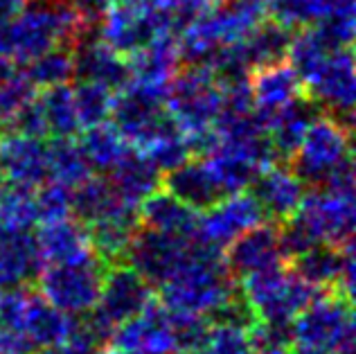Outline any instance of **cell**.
Here are the masks:
<instances>
[{"label":"cell","mask_w":356,"mask_h":354,"mask_svg":"<svg viewBox=\"0 0 356 354\" xmlns=\"http://www.w3.org/2000/svg\"><path fill=\"white\" fill-rule=\"evenodd\" d=\"M83 25L65 0H27L0 23V59L30 63L45 50L74 41Z\"/></svg>","instance_id":"obj_1"},{"label":"cell","mask_w":356,"mask_h":354,"mask_svg":"<svg viewBox=\"0 0 356 354\" xmlns=\"http://www.w3.org/2000/svg\"><path fill=\"white\" fill-rule=\"evenodd\" d=\"M239 291L219 248L196 237V246L187 262L161 284V300L167 312L196 314L210 319L214 309Z\"/></svg>","instance_id":"obj_2"},{"label":"cell","mask_w":356,"mask_h":354,"mask_svg":"<svg viewBox=\"0 0 356 354\" xmlns=\"http://www.w3.org/2000/svg\"><path fill=\"white\" fill-rule=\"evenodd\" d=\"M291 161L305 185L354 194L350 136L339 118L316 115Z\"/></svg>","instance_id":"obj_3"},{"label":"cell","mask_w":356,"mask_h":354,"mask_svg":"<svg viewBox=\"0 0 356 354\" xmlns=\"http://www.w3.org/2000/svg\"><path fill=\"white\" fill-rule=\"evenodd\" d=\"M293 346L325 354H352L354 316L352 300L341 291L318 293L291 323Z\"/></svg>","instance_id":"obj_4"},{"label":"cell","mask_w":356,"mask_h":354,"mask_svg":"<svg viewBox=\"0 0 356 354\" xmlns=\"http://www.w3.org/2000/svg\"><path fill=\"white\" fill-rule=\"evenodd\" d=\"M241 293L257 321L291 325L296 316L318 296V289L282 266L241 277Z\"/></svg>","instance_id":"obj_5"},{"label":"cell","mask_w":356,"mask_h":354,"mask_svg":"<svg viewBox=\"0 0 356 354\" xmlns=\"http://www.w3.org/2000/svg\"><path fill=\"white\" fill-rule=\"evenodd\" d=\"M165 106L183 136L210 129L223 108L221 81L210 68L192 66L190 70L172 77L167 86Z\"/></svg>","instance_id":"obj_6"},{"label":"cell","mask_w":356,"mask_h":354,"mask_svg":"<svg viewBox=\"0 0 356 354\" xmlns=\"http://www.w3.org/2000/svg\"><path fill=\"white\" fill-rule=\"evenodd\" d=\"M106 262L99 255L72 264H48L39 273V293L57 309L83 316L97 307Z\"/></svg>","instance_id":"obj_7"},{"label":"cell","mask_w":356,"mask_h":354,"mask_svg":"<svg viewBox=\"0 0 356 354\" xmlns=\"http://www.w3.org/2000/svg\"><path fill=\"white\" fill-rule=\"evenodd\" d=\"M99 21L102 41L120 54H134L156 36L174 34L161 0H120L106 7Z\"/></svg>","instance_id":"obj_8"},{"label":"cell","mask_w":356,"mask_h":354,"mask_svg":"<svg viewBox=\"0 0 356 354\" xmlns=\"http://www.w3.org/2000/svg\"><path fill=\"white\" fill-rule=\"evenodd\" d=\"M113 124L129 145L147 147L170 131H178V124L165 106V92L127 83L124 92L113 97L111 104Z\"/></svg>","instance_id":"obj_9"},{"label":"cell","mask_w":356,"mask_h":354,"mask_svg":"<svg viewBox=\"0 0 356 354\" xmlns=\"http://www.w3.org/2000/svg\"><path fill=\"white\" fill-rule=\"evenodd\" d=\"M194 246V235H170L152 228H138L127 248L129 266H134L152 287H161L187 262Z\"/></svg>","instance_id":"obj_10"},{"label":"cell","mask_w":356,"mask_h":354,"mask_svg":"<svg viewBox=\"0 0 356 354\" xmlns=\"http://www.w3.org/2000/svg\"><path fill=\"white\" fill-rule=\"evenodd\" d=\"M108 341L113 354H178L170 312L156 300L134 319L115 325Z\"/></svg>","instance_id":"obj_11"},{"label":"cell","mask_w":356,"mask_h":354,"mask_svg":"<svg viewBox=\"0 0 356 354\" xmlns=\"http://www.w3.org/2000/svg\"><path fill=\"white\" fill-rule=\"evenodd\" d=\"M264 219L259 203L252 194H223V197L205 208V214L199 217V226H196V237L203 244L212 248L223 250L230 241H235L241 232L257 226Z\"/></svg>","instance_id":"obj_12"},{"label":"cell","mask_w":356,"mask_h":354,"mask_svg":"<svg viewBox=\"0 0 356 354\" xmlns=\"http://www.w3.org/2000/svg\"><path fill=\"white\" fill-rule=\"evenodd\" d=\"M305 86L312 92L314 104H321L334 118L350 120L356 95L350 48H339L327 54V59L305 79Z\"/></svg>","instance_id":"obj_13"},{"label":"cell","mask_w":356,"mask_h":354,"mask_svg":"<svg viewBox=\"0 0 356 354\" xmlns=\"http://www.w3.org/2000/svg\"><path fill=\"white\" fill-rule=\"evenodd\" d=\"M293 259L291 271L316 289H334L345 298L354 296V244H318Z\"/></svg>","instance_id":"obj_14"},{"label":"cell","mask_w":356,"mask_h":354,"mask_svg":"<svg viewBox=\"0 0 356 354\" xmlns=\"http://www.w3.org/2000/svg\"><path fill=\"white\" fill-rule=\"evenodd\" d=\"M154 300V287L134 266H113L104 273L95 312L113 325L134 319Z\"/></svg>","instance_id":"obj_15"},{"label":"cell","mask_w":356,"mask_h":354,"mask_svg":"<svg viewBox=\"0 0 356 354\" xmlns=\"http://www.w3.org/2000/svg\"><path fill=\"white\" fill-rule=\"evenodd\" d=\"M226 266L232 275L246 277L250 273L268 271V268L282 266L286 262V255L280 246V230L275 226L257 223L246 232L230 241L226 246Z\"/></svg>","instance_id":"obj_16"},{"label":"cell","mask_w":356,"mask_h":354,"mask_svg":"<svg viewBox=\"0 0 356 354\" xmlns=\"http://www.w3.org/2000/svg\"><path fill=\"white\" fill-rule=\"evenodd\" d=\"M0 172L16 188L34 190L50 181L48 145L43 138L14 134L0 143Z\"/></svg>","instance_id":"obj_17"},{"label":"cell","mask_w":356,"mask_h":354,"mask_svg":"<svg viewBox=\"0 0 356 354\" xmlns=\"http://www.w3.org/2000/svg\"><path fill=\"white\" fill-rule=\"evenodd\" d=\"M305 194L302 179L289 167L266 165L252 181V197L259 203L264 217H270L273 221H286L293 217Z\"/></svg>","instance_id":"obj_18"},{"label":"cell","mask_w":356,"mask_h":354,"mask_svg":"<svg viewBox=\"0 0 356 354\" xmlns=\"http://www.w3.org/2000/svg\"><path fill=\"white\" fill-rule=\"evenodd\" d=\"M36 244L45 264H72L97 255L92 250L86 223L70 217L43 221Z\"/></svg>","instance_id":"obj_19"},{"label":"cell","mask_w":356,"mask_h":354,"mask_svg":"<svg viewBox=\"0 0 356 354\" xmlns=\"http://www.w3.org/2000/svg\"><path fill=\"white\" fill-rule=\"evenodd\" d=\"M43 257L30 230L0 237V289L27 287L43 271Z\"/></svg>","instance_id":"obj_20"},{"label":"cell","mask_w":356,"mask_h":354,"mask_svg":"<svg viewBox=\"0 0 356 354\" xmlns=\"http://www.w3.org/2000/svg\"><path fill=\"white\" fill-rule=\"evenodd\" d=\"M72 63H74V77H79L81 81L102 83L108 90L124 88L131 79L129 63L122 61L120 52H115L102 39L81 41L77 52L72 54Z\"/></svg>","instance_id":"obj_21"},{"label":"cell","mask_w":356,"mask_h":354,"mask_svg":"<svg viewBox=\"0 0 356 354\" xmlns=\"http://www.w3.org/2000/svg\"><path fill=\"white\" fill-rule=\"evenodd\" d=\"M25 337L30 339L36 350L39 348H50V346H61L68 343L70 334L74 330V321L70 314L57 309L50 305L41 293L30 291L25 300V309L21 316V325H18Z\"/></svg>","instance_id":"obj_22"},{"label":"cell","mask_w":356,"mask_h":354,"mask_svg":"<svg viewBox=\"0 0 356 354\" xmlns=\"http://www.w3.org/2000/svg\"><path fill=\"white\" fill-rule=\"evenodd\" d=\"M302 79L291 68V63L277 61L268 63V66L257 68L255 77L250 81L252 102H255L257 115L264 120L273 111L282 108L289 102L302 95Z\"/></svg>","instance_id":"obj_23"},{"label":"cell","mask_w":356,"mask_h":354,"mask_svg":"<svg viewBox=\"0 0 356 354\" xmlns=\"http://www.w3.org/2000/svg\"><path fill=\"white\" fill-rule=\"evenodd\" d=\"M138 208V219L145 228L170 235H196L199 210L190 208L170 190H154Z\"/></svg>","instance_id":"obj_24"},{"label":"cell","mask_w":356,"mask_h":354,"mask_svg":"<svg viewBox=\"0 0 356 354\" xmlns=\"http://www.w3.org/2000/svg\"><path fill=\"white\" fill-rule=\"evenodd\" d=\"M92 250L104 262H118L127 255L131 239L140 228L138 210L131 206H122L113 212L104 214L95 221L86 223Z\"/></svg>","instance_id":"obj_25"},{"label":"cell","mask_w":356,"mask_h":354,"mask_svg":"<svg viewBox=\"0 0 356 354\" xmlns=\"http://www.w3.org/2000/svg\"><path fill=\"white\" fill-rule=\"evenodd\" d=\"M167 190L194 210H205L223 197V190L205 161H187L167 172Z\"/></svg>","instance_id":"obj_26"},{"label":"cell","mask_w":356,"mask_h":354,"mask_svg":"<svg viewBox=\"0 0 356 354\" xmlns=\"http://www.w3.org/2000/svg\"><path fill=\"white\" fill-rule=\"evenodd\" d=\"M108 183L113 185L115 194L131 208H138L149 194L158 190L161 172L149 163L145 154H136L134 149L127 152L120 161L108 170Z\"/></svg>","instance_id":"obj_27"},{"label":"cell","mask_w":356,"mask_h":354,"mask_svg":"<svg viewBox=\"0 0 356 354\" xmlns=\"http://www.w3.org/2000/svg\"><path fill=\"white\" fill-rule=\"evenodd\" d=\"M316 115L318 111L314 102L302 99V95H300L264 118L270 145H273L277 158H291L296 154V149L302 143L307 129Z\"/></svg>","instance_id":"obj_28"},{"label":"cell","mask_w":356,"mask_h":354,"mask_svg":"<svg viewBox=\"0 0 356 354\" xmlns=\"http://www.w3.org/2000/svg\"><path fill=\"white\" fill-rule=\"evenodd\" d=\"M36 104H39L45 129H48V136L72 138L81 129L77 108H74L72 88H68V83L43 88L41 97L36 99Z\"/></svg>","instance_id":"obj_29"},{"label":"cell","mask_w":356,"mask_h":354,"mask_svg":"<svg viewBox=\"0 0 356 354\" xmlns=\"http://www.w3.org/2000/svg\"><path fill=\"white\" fill-rule=\"evenodd\" d=\"M48 163H50V181H57L65 188L74 190L92 176V167L81 145L72 138H54L48 145Z\"/></svg>","instance_id":"obj_30"},{"label":"cell","mask_w":356,"mask_h":354,"mask_svg":"<svg viewBox=\"0 0 356 354\" xmlns=\"http://www.w3.org/2000/svg\"><path fill=\"white\" fill-rule=\"evenodd\" d=\"M205 163L210 165L212 174L217 176L223 194H235L250 188L255 176L261 172V167L255 165L250 158L241 156L237 152H230L226 147H214L205 156Z\"/></svg>","instance_id":"obj_31"},{"label":"cell","mask_w":356,"mask_h":354,"mask_svg":"<svg viewBox=\"0 0 356 354\" xmlns=\"http://www.w3.org/2000/svg\"><path fill=\"white\" fill-rule=\"evenodd\" d=\"M122 206H127V203H122V199L113 190V185L108 183V179H92L90 176V179H86L72 190L70 212L74 214V219H79L81 223L95 221Z\"/></svg>","instance_id":"obj_32"},{"label":"cell","mask_w":356,"mask_h":354,"mask_svg":"<svg viewBox=\"0 0 356 354\" xmlns=\"http://www.w3.org/2000/svg\"><path fill=\"white\" fill-rule=\"evenodd\" d=\"M79 145H81V152L86 154L90 167L99 172H108L122 156L131 152L129 143L122 138L115 124H106V122L88 127Z\"/></svg>","instance_id":"obj_33"},{"label":"cell","mask_w":356,"mask_h":354,"mask_svg":"<svg viewBox=\"0 0 356 354\" xmlns=\"http://www.w3.org/2000/svg\"><path fill=\"white\" fill-rule=\"evenodd\" d=\"M330 52H334V48L323 39V34L316 27H309V30L291 36L286 57L291 61V68L300 74V79L305 83V79L321 66Z\"/></svg>","instance_id":"obj_34"},{"label":"cell","mask_w":356,"mask_h":354,"mask_svg":"<svg viewBox=\"0 0 356 354\" xmlns=\"http://www.w3.org/2000/svg\"><path fill=\"white\" fill-rule=\"evenodd\" d=\"M34 95L32 81L16 68L14 61L0 59V122H12Z\"/></svg>","instance_id":"obj_35"},{"label":"cell","mask_w":356,"mask_h":354,"mask_svg":"<svg viewBox=\"0 0 356 354\" xmlns=\"http://www.w3.org/2000/svg\"><path fill=\"white\" fill-rule=\"evenodd\" d=\"M27 79L32 81V86H59V83H68L74 77V63L72 54L57 45V48L45 50L36 59L27 63Z\"/></svg>","instance_id":"obj_36"},{"label":"cell","mask_w":356,"mask_h":354,"mask_svg":"<svg viewBox=\"0 0 356 354\" xmlns=\"http://www.w3.org/2000/svg\"><path fill=\"white\" fill-rule=\"evenodd\" d=\"M348 5H354V0H273V14L286 27L316 25L327 14Z\"/></svg>","instance_id":"obj_37"},{"label":"cell","mask_w":356,"mask_h":354,"mask_svg":"<svg viewBox=\"0 0 356 354\" xmlns=\"http://www.w3.org/2000/svg\"><path fill=\"white\" fill-rule=\"evenodd\" d=\"M113 90H108L102 83L81 81L77 88H72L74 108H77L79 124L83 129L106 122L111 115V104H113Z\"/></svg>","instance_id":"obj_38"},{"label":"cell","mask_w":356,"mask_h":354,"mask_svg":"<svg viewBox=\"0 0 356 354\" xmlns=\"http://www.w3.org/2000/svg\"><path fill=\"white\" fill-rule=\"evenodd\" d=\"M145 156L158 172H172L174 167L183 165L187 158L192 156V152L183 131L178 129V131H170L161 138H156L154 143H149L145 147Z\"/></svg>","instance_id":"obj_39"},{"label":"cell","mask_w":356,"mask_h":354,"mask_svg":"<svg viewBox=\"0 0 356 354\" xmlns=\"http://www.w3.org/2000/svg\"><path fill=\"white\" fill-rule=\"evenodd\" d=\"M205 354H255L248 328L228 323H214L205 341Z\"/></svg>","instance_id":"obj_40"},{"label":"cell","mask_w":356,"mask_h":354,"mask_svg":"<svg viewBox=\"0 0 356 354\" xmlns=\"http://www.w3.org/2000/svg\"><path fill=\"white\" fill-rule=\"evenodd\" d=\"M170 321L174 328L178 354L196 352L205 348V341H208V334H210V323L205 316L170 312Z\"/></svg>","instance_id":"obj_41"},{"label":"cell","mask_w":356,"mask_h":354,"mask_svg":"<svg viewBox=\"0 0 356 354\" xmlns=\"http://www.w3.org/2000/svg\"><path fill=\"white\" fill-rule=\"evenodd\" d=\"M36 212H39V221H52L61 219L70 214L72 203V190L57 181H45L39 185V192L34 194Z\"/></svg>","instance_id":"obj_42"},{"label":"cell","mask_w":356,"mask_h":354,"mask_svg":"<svg viewBox=\"0 0 356 354\" xmlns=\"http://www.w3.org/2000/svg\"><path fill=\"white\" fill-rule=\"evenodd\" d=\"M36 346L23 330L0 325V354H34Z\"/></svg>","instance_id":"obj_43"},{"label":"cell","mask_w":356,"mask_h":354,"mask_svg":"<svg viewBox=\"0 0 356 354\" xmlns=\"http://www.w3.org/2000/svg\"><path fill=\"white\" fill-rule=\"evenodd\" d=\"M65 3L79 14L83 23H97L104 16L111 0H65Z\"/></svg>","instance_id":"obj_44"},{"label":"cell","mask_w":356,"mask_h":354,"mask_svg":"<svg viewBox=\"0 0 356 354\" xmlns=\"http://www.w3.org/2000/svg\"><path fill=\"white\" fill-rule=\"evenodd\" d=\"M25 3L27 0H0V23L7 21V18H12Z\"/></svg>","instance_id":"obj_45"},{"label":"cell","mask_w":356,"mask_h":354,"mask_svg":"<svg viewBox=\"0 0 356 354\" xmlns=\"http://www.w3.org/2000/svg\"><path fill=\"white\" fill-rule=\"evenodd\" d=\"M34 354H81L74 348H70L68 343H61V346H50V348H39Z\"/></svg>","instance_id":"obj_46"},{"label":"cell","mask_w":356,"mask_h":354,"mask_svg":"<svg viewBox=\"0 0 356 354\" xmlns=\"http://www.w3.org/2000/svg\"><path fill=\"white\" fill-rule=\"evenodd\" d=\"M181 354H205L203 350H196V352H181Z\"/></svg>","instance_id":"obj_47"},{"label":"cell","mask_w":356,"mask_h":354,"mask_svg":"<svg viewBox=\"0 0 356 354\" xmlns=\"http://www.w3.org/2000/svg\"><path fill=\"white\" fill-rule=\"evenodd\" d=\"M92 354H113V352H104V350H95Z\"/></svg>","instance_id":"obj_48"},{"label":"cell","mask_w":356,"mask_h":354,"mask_svg":"<svg viewBox=\"0 0 356 354\" xmlns=\"http://www.w3.org/2000/svg\"><path fill=\"white\" fill-rule=\"evenodd\" d=\"M0 293H3V289H0Z\"/></svg>","instance_id":"obj_49"}]
</instances>
